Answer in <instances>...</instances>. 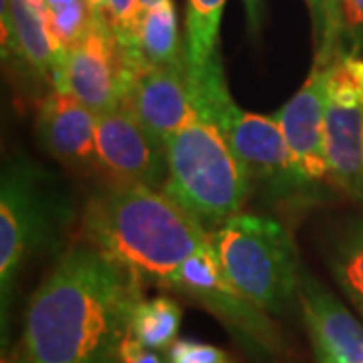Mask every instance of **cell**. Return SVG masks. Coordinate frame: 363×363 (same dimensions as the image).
Returning a JSON list of instances; mask_svg holds the SVG:
<instances>
[{
    "instance_id": "cell-2",
    "label": "cell",
    "mask_w": 363,
    "mask_h": 363,
    "mask_svg": "<svg viewBox=\"0 0 363 363\" xmlns=\"http://www.w3.org/2000/svg\"><path fill=\"white\" fill-rule=\"evenodd\" d=\"M85 242L162 285L184 260L212 242V234L164 192L113 186L87 200L81 218Z\"/></svg>"
},
{
    "instance_id": "cell-11",
    "label": "cell",
    "mask_w": 363,
    "mask_h": 363,
    "mask_svg": "<svg viewBox=\"0 0 363 363\" xmlns=\"http://www.w3.org/2000/svg\"><path fill=\"white\" fill-rule=\"evenodd\" d=\"M123 105L164 147L176 131L198 119L186 69L178 67H156L140 61L133 69Z\"/></svg>"
},
{
    "instance_id": "cell-27",
    "label": "cell",
    "mask_w": 363,
    "mask_h": 363,
    "mask_svg": "<svg viewBox=\"0 0 363 363\" xmlns=\"http://www.w3.org/2000/svg\"><path fill=\"white\" fill-rule=\"evenodd\" d=\"M2 363H33L30 362V357H28V353H26L25 345H18L16 350H13V353L9 355V357H4Z\"/></svg>"
},
{
    "instance_id": "cell-12",
    "label": "cell",
    "mask_w": 363,
    "mask_h": 363,
    "mask_svg": "<svg viewBox=\"0 0 363 363\" xmlns=\"http://www.w3.org/2000/svg\"><path fill=\"white\" fill-rule=\"evenodd\" d=\"M297 298L317 363H363V325L303 267Z\"/></svg>"
},
{
    "instance_id": "cell-8",
    "label": "cell",
    "mask_w": 363,
    "mask_h": 363,
    "mask_svg": "<svg viewBox=\"0 0 363 363\" xmlns=\"http://www.w3.org/2000/svg\"><path fill=\"white\" fill-rule=\"evenodd\" d=\"M327 178L363 202V57L343 51L327 67Z\"/></svg>"
},
{
    "instance_id": "cell-17",
    "label": "cell",
    "mask_w": 363,
    "mask_h": 363,
    "mask_svg": "<svg viewBox=\"0 0 363 363\" xmlns=\"http://www.w3.org/2000/svg\"><path fill=\"white\" fill-rule=\"evenodd\" d=\"M180 323L182 309L174 298H142L131 317V335L150 350H169L180 331Z\"/></svg>"
},
{
    "instance_id": "cell-23",
    "label": "cell",
    "mask_w": 363,
    "mask_h": 363,
    "mask_svg": "<svg viewBox=\"0 0 363 363\" xmlns=\"http://www.w3.org/2000/svg\"><path fill=\"white\" fill-rule=\"evenodd\" d=\"M168 363H233V359L210 343L180 339L168 350Z\"/></svg>"
},
{
    "instance_id": "cell-5",
    "label": "cell",
    "mask_w": 363,
    "mask_h": 363,
    "mask_svg": "<svg viewBox=\"0 0 363 363\" xmlns=\"http://www.w3.org/2000/svg\"><path fill=\"white\" fill-rule=\"evenodd\" d=\"M222 269L252 303L283 315L297 297V248L281 222L259 214H236L212 233Z\"/></svg>"
},
{
    "instance_id": "cell-24",
    "label": "cell",
    "mask_w": 363,
    "mask_h": 363,
    "mask_svg": "<svg viewBox=\"0 0 363 363\" xmlns=\"http://www.w3.org/2000/svg\"><path fill=\"white\" fill-rule=\"evenodd\" d=\"M313 23V43L315 51L323 47L329 26H331V13H333V0H305Z\"/></svg>"
},
{
    "instance_id": "cell-21",
    "label": "cell",
    "mask_w": 363,
    "mask_h": 363,
    "mask_svg": "<svg viewBox=\"0 0 363 363\" xmlns=\"http://www.w3.org/2000/svg\"><path fill=\"white\" fill-rule=\"evenodd\" d=\"M347 45L353 52L363 47V0H333L331 26L313 63H331L335 55L347 51Z\"/></svg>"
},
{
    "instance_id": "cell-20",
    "label": "cell",
    "mask_w": 363,
    "mask_h": 363,
    "mask_svg": "<svg viewBox=\"0 0 363 363\" xmlns=\"http://www.w3.org/2000/svg\"><path fill=\"white\" fill-rule=\"evenodd\" d=\"M331 272L363 319V222H355L341 236L331 257Z\"/></svg>"
},
{
    "instance_id": "cell-14",
    "label": "cell",
    "mask_w": 363,
    "mask_h": 363,
    "mask_svg": "<svg viewBox=\"0 0 363 363\" xmlns=\"http://www.w3.org/2000/svg\"><path fill=\"white\" fill-rule=\"evenodd\" d=\"M97 116L63 89H51L39 105L37 140L55 160L71 168H95Z\"/></svg>"
},
{
    "instance_id": "cell-19",
    "label": "cell",
    "mask_w": 363,
    "mask_h": 363,
    "mask_svg": "<svg viewBox=\"0 0 363 363\" xmlns=\"http://www.w3.org/2000/svg\"><path fill=\"white\" fill-rule=\"evenodd\" d=\"M43 16L55 45L61 51L77 47L93 30L97 21L87 0H45Z\"/></svg>"
},
{
    "instance_id": "cell-4",
    "label": "cell",
    "mask_w": 363,
    "mask_h": 363,
    "mask_svg": "<svg viewBox=\"0 0 363 363\" xmlns=\"http://www.w3.org/2000/svg\"><path fill=\"white\" fill-rule=\"evenodd\" d=\"M188 87L198 119L210 121L222 131L234 156L247 169L248 180L271 184L279 192L311 184L298 172L274 116L250 113L234 104L220 59L192 69Z\"/></svg>"
},
{
    "instance_id": "cell-6",
    "label": "cell",
    "mask_w": 363,
    "mask_h": 363,
    "mask_svg": "<svg viewBox=\"0 0 363 363\" xmlns=\"http://www.w3.org/2000/svg\"><path fill=\"white\" fill-rule=\"evenodd\" d=\"M160 286L202 305L255 359L271 362L283 353L279 327L228 279L212 242L184 260Z\"/></svg>"
},
{
    "instance_id": "cell-25",
    "label": "cell",
    "mask_w": 363,
    "mask_h": 363,
    "mask_svg": "<svg viewBox=\"0 0 363 363\" xmlns=\"http://www.w3.org/2000/svg\"><path fill=\"white\" fill-rule=\"evenodd\" d=\"M121 363H164L157 357L154 350L145 347L133 335H128L121 345Z\"/></svg>"
},
{
    "instance_id": "cell-10",
    "label": "cell",
    "mask_w": 363,
    "mask_h": 363,
    "mask_svg": "<svg viewBox=\"0 0 363 363\" xmlns=\"http://www.w3.org/2000/svg\"><path fill=\"white\" fill-rule=\"evenodd\" d=\"M95 169L105 184L164 188L168 180L166 147L156 142L125 105L97 116Z\"/></svg>"
},
{
    "instance_id": "cell-29",
    "label": "cell",
    "mask_w": 363,
    "mask_h": 363,
    "mask_svg": "<svg viewBox=\"0 0 363 363\" xmlns=\"http://www.w3.org/2000/svg\"><path fill=\"white\" fill-rule=\"evenodd\" d=\"M30 2H33L35 6H39L40 11H43V2H45V0H30Z\"/></svg>"
},
{
    "instance_id": "cell-13",
    "label": "cell",
    "mask_w": 363,
    "mask_h": 363,
    "mask_svg": "<svg viewBox=\"0 0 363 363\" xmlns=\"http://www.w3.org/2000/svg\"><path fill=\"white\" fill-rule=\"evenodd\" d=\"M327 65L313 63L303 87L286 101L274 119L281 125L286 145L298 172L307 182L327 178L325 157V107H327Z\"/></svg>"
},
{
    "instance_id": "cell-28",
    "label": "cell",
    "mask_w": 363,
    "mask_h": 363,
    "mask_svg": "<svg viewBox=\"0 0 363 363\" xmlns=\"http://www.w3.org/2000/svg\"><path fill=\"white\" fill-rule=\"evenodd\" d=\"M156 2H160V0H140V9H142V11H145V9L154 6Z\"/></svg>"
},
{
    "instance_id": "cell-15",
    "label": "cell",
    "mask_w": 363,
    "mask_h": 363,
    "mask_svg": "<svg viewBox=\"0 0 363 363\" xmlns=\"http://www.w3.org/2000/svg\"><path fill=\"white\" fill-rule=\"evenodd\" d=\"M2 55L25 79L52 85L63 51L30 0H2Z\"/></svg>"
},
{
    "instance_id": "cell-9",
    "label": "cell",
    "mask_w": 363,
    "mask_h": 363,
    "mask_svg": "<svg viewBox=\"0 0 363 363\" xmlns=\"http://www.w3.org/2000/svg\"><path fill=\"white\" fill-rule=\"evenodd\" d=\"M140 61V52L121 45L109 25L97 21L77 47L63 51L52 89L71 93L95 116H101L123 105Z\"/></svg>"
},
{
    "instance_id": "cell-7",
    "label": "cell",
    "mask_w": 363,
    "mask_h": 363,
    "mask_svg": "<svg viewBox=\"0 0 363 363\" xmlns=\"http://www.w3.org/2000/svg\"><path fill=\"white\" fill-rule=\"evenodd\" d=\"M43 174L28 162L11 164L0 184V307L2 333L16 274L59 228V206Z\"/></svg>"
},
{
    "instance_id": "cell-18",
    "label": "cell",
    "mask_w": 363,
    "mask_h": 363,
    "mask_svg": "<svg viewBox=\"0 0 363 363\" xmlns=\"http://www.w3.org/2000/svg\"><path fill=\"white\" fill-rule=\"evenodd\" d=\"M226 0H188L186 65L198 67L218 57V33Z\"/></svg>"
},
{
    "instance_id": "cell-16",
    "label": "cell",
    "mask_w": 363,
    "mask_h": 363,
    "mask_svg": "<svg viewBox=\"0 0 363 363\" xmlns=\"http://www.w3.org/2000/svg\"><path fill=\"white\" fill-rule=\"evenodd\" d=\"M135 49L143 63L186 69V47L178 33V14L172 0H160L140 14Z\"/></svg>"
},
{
    "instance_id": "cell-3",
    "label": "cell",
    "mask_w": 363,
    "mask_h": 363,
    "mask_svg": "<svg viewBox=\"0 0 363 363\" xmlns=\"http://www.w3.org/2000/svg\"><path fill=\"white\" fill-rule=\"evenodd\" d=\"M168 180L162 192L200 222L208 233L240 214L248 196V174L222 131L202 119L166 142Z\"/></svg>"
},
{
    "instance_id": "cell-26",
    "label": "cell",
    "mask_w": 363,
    "mask_h": 363,
    "mask_svg": "<svg viewBox=\"0 0 363 363\" xmlns=\"http://www.w3.org/2000/svg\"><path fill=\"white\" fill-rule=\"evenodd\" d=\"M245 2V9H247V18L248 26L252 30V35H257L262 23V0H242Z\"/></svg>"
},
{
    "instance_id": "cell-1",
    "label": "cell",
    "mask_w": 363,
    "mask_h": 363,
    "mask_svg": "<svg viewBox=\"0 0 363 363\" xmlns=\"http://www.w3.org/2000/svg\"><path fill=\"white\" fill-rule=\"evenodd\" d=\"M142 274L91 245L57 260L28 301L23 345L33 363H121Z\"/></svg>"
},
{
    "instance_id": "cell-22",
    "label": "cell",
    "mask_w": 363,
    "mask_h": 363,
    "mask_svg": "<svg viewBox=\"0 0 363 363\" xmlns=\"http://www.w3.org/2000/svg\"><path fill=\"white\" fill-rule=\"evenodd\" d=\"M140 14H142L140 0H107L105 21L113 30L117 40L130 49H135V30H138Z\"/></svg>"
}]
</instances>
